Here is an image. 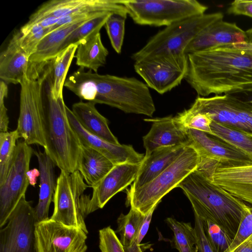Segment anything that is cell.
<instances>
[{
    "label": "cell",
    "mask_w": 252,
    "mask_h": 252,
    "mask_svg": "<svg viewBox=\"0 0 252 252\" xmlns=\"http://www.w3.org/2000/svg\"><path fill=\"white\" fill-rule=\"evenodd\" d=\"M38 161L40 184L38 201L34 207L37 222L47 220L50 205L53 200L57 182H55L54 166L50 157L44 151H33Z\"/></svg>",
    "instance_id": "cb8c5ba5"
},
{
    "label": "cell",
    "mask_w": 252,
    "mask_h": 252,
    "mask_svg": "<svg viewBox=\"0 0 252 252\" xmlns=\"http://www.w3.org/2000/svg\"><path fill=\"white\" fill-rule=\"evenodd\" d=\"M19 138L16 129L0 132V185L5 180L16 152V141Z\"/></svg>",
    "instance_id": "d6a6232c"
},
{
    "label": "cell",
    "mask_w": 252,
    "mask_h": 252,
    "mask_svg": "<svg viewBox=\"0 0 252 252\" xmlns=\"http://www.w3.org/2000/svg\"><path fill=\"white\" fill-rule=\"evenodd\" d=\"M248 41L245 31L234 23L216 21L204 29L189 44L187 55L218 46Z\"/></svg>",
    "instance_id": "ac0fdd59"
},
{
    "label": "cell",
    "mask_w": 252,
    "mask_h": 252,
    "mask_svg": "<svg viewBox=\"0 0 252 252\" xmlns=\"http://www.w3.org/2000/svg\"><path fill=\"white\" fill-rule=\"evenodd\" d=\"M187 146L178 145L158 148L145 156L136 178L129 189H135L148 183L170 166Z\"/></svg>",
    "instance_id": "7402d4cb"
},
{
    "label": "cell",
    "mask_w": 252,
    "mask_h": 252,
    "mask_svg": "<svg viewBox=\"0 0 252 252\" xmlns=\"http://www.w3.org/2000/svg\"><path fill=\"white\" fill-rule=\"evenodd\" d=\"M8 86L1 84L0 86V132L8 131L9 118L7 109L5 105V99L8 95Z\"/></svg>",
    "instance_id": "b9f144b4"
},
{
    "label": "cell",
    "mask_w": 252,
    "mask_h": 252,
    "mask_svg": "<svg viewBox=\"0 0 252 252\" xmlns=\"http://www.w3.org/2000/svg\"><path fill=\"white\" fill-rule=\"evenodd\" d=\"M156 207L157 206L154 207L149 213L145 216L144 219L140 228L136 242L134 244H141L142 240L144 238L145 235L148 232L152 220L153 214Z\"/></svg>",
    "instance_id": "f6af8a7d"
},
{
    "label": "cell",
    "mask_w": 252,
    "mask_h": 252,
    "mask_svg": "<svg viewBox=\"0 0 252 252\" xmlns=\"http://www.w3.org/2000/svg\"><path fill=\"white\" fill-rule=\"evenodd\" d=\"M37 252H87V234L50 218L35 227Z\"/></svg>",
    "instance_id": "4fadbf2b"
},
{
    "label": "cell",
    "mask_w": 252,
    "mask_h": 252,
    "mask_svg": "<svg viewBox=\"0 0 252 252\" xmlns=\"http://www.w3.org/2000/svg\"><path fill=\"white\" fill-rule=\"evenodd\" d=\"M134 68L149 88L161 94L180 84L187 72L173 65L151 60L135 62Z\"/></svg>",
    "instance_id": "ffe728a7"
},
{
    "label": "cell",
    "mask_w": 252,
    "mask_h": 252,
    "mask_svg": "<svg viewBox=\"0 0 252 252\" xmlns=\"http://www.w3.org/2000/svg\"><path fill=\"white\" fill-rule=\"evenodd\" d=\"M206 236L215 252H225L230 246L231 238L220 226L207 220H203Z\"/></svg>",
    "instance_id": "74e56055"
},
{
    "label": "cell",
    "mask_w": 252,
    "mask_h": 252,
    "mask_svg": "<svg viewBox=\"0 0 252 252\" xmlns=\"http://www.w3.org/2000/svg\"><path fill=\"white\" fill-rule=\"evenodd\" d=\"M77 44L68 46L60 52L50 63L51 71L46 82L55 96L63 97V88Z\"/></svg>",
    "instance_id": "f1b7e54d"
},
{
    "label": "cell",
    "mask_w": 252,
    "mask_h": 252,
    "mask_svg": "<svg viewBox=\"0 0 252 252\" xmlns=\"http://www.w3.org/2000/svg\"><path fill=\"white\" fill-rule=\"evenodd\" d=\"M192 147L201 158L215 160L219 165L239 166L252 164V160L245 153L230 144L204 132L186 128Z\"/></svg>",
    "instance_id": "9a60e30c"
},
{
    "label": "cell",
    "mask_w": 252,
    "mask_h": 252,
    "mask_svg": "<svg viewBox=\"0 0 252 252\" xmlns=\"http://www.w3.org/2000/svg\"><path fill=\"white\" fill-rule=\"evenodd\" d=\"M174 118L185 128L196 129L213 135L211 128L213 121L207 114L194 111L190 108L178 113Z\"/></svg>",
    "instance_id": "e575fe53"
},
{
    "label": "cell",
    "mask_w": 252,
    "mask_h": 252,
    "mask_svg": "<svg viewBox=\"0 0 252 252\" xmlns=\"http://www.w3.org/2000/svg\"><path fill=\"white\" fill-rule=\"evenodd\" d=\"M50 63L30 66L20 84V112L16 130L28 145H39L44 149V85L50 73Z\"/></svg>",
    "instance_id": "8992f818"
},
{
    "label": "cell",
    "mask_w": 252,
    "mask_h": 252,
    "mask_svg": "<svg viewBox=\"0 0 252 252\" xmlns=\"http://www.w3.org/2000/svg\"><path fill=\"white\" fill-rule=\"evenodd\" d=\"M34 208L23 196L0 228V252H37Z\"/></svg>",
    "instance_id": "30bf717a"
},
{
    "label": "cell",
    "mask_w": 252,
    "mask_h": 252,
    "mask_svg": "<svg viewBox=\"0 0 252 252\" xmlns=\"http://www.w3.org/2000/svg\"><path fill=\"white\" fill-rule=\"evenodd\" d=\"M230 252H252V240H246Z\"/></svg>",
    "instance_id": "bcb514c9"
},
{
    "label": "cell",
    "mask_w": 252,
    "mask_h": 252,
    "mask_svg": "<svg viewBox=\"0 0 252 252\" xmlns=\"http://www.w3.org/2000/svg\"><path fill=\"white\" fill-rule=\"evenodd\" d=\"M54 194L53 213L50 219L67 226L88 231L85 219L89 214L91 196L85 194L89 187L78 170L61 171Z\"/></svg>",
    "instance_id": "ba28073f"
},
{
    "label": "cell",
    "mask_w": 252,
    "mask_h": 252,
    "mask_svg": "<svg viewBox=\"0 0 252 252\" xmlns=\"http://www.w3.org/2000/svg\"><path fill=\"white\" fill-rule=\"evenodd\" d=\"M65 87L81 99L126 113L152 117L156 111L148 86L134 77L99 74L79 67L68 77Z\"/></svg>",
    "instance_id": "7a4b0ae2"
},
{
    "label": "cell",
    "mask_w": 252,
    "mask_h": 252,
    "mask_svg": "<svg viewBox=\"0 0 252 252\" xmlns=\"http://www.w3.org/2000/svg\"><path fill=\"white\" fill-rule=\"evenodd\" d=\"M206 176L214 184L252 207V164L233 167L218 165Z\"/></svg>",
    "instance_id": "44dd1931"
},
{
    "label": "cell",
    "mask_w": 252,
    "mask_h": 252,
    "mask_svg": "<svg viewBox=\"0 0 252 252\" xmlns=\"http://www.w3.org/2000/svg\"><path fill=\"white\" fill-rule=\"evenodd\" d=\"M140 164L122 163L115 165L94 188L91 196L89 214L102 209L117 193L127 189L135 180Z\"/></svg>",
    "instance_id": "e0dca14e"
},
{
    "label": "cell",
    "mask_w": 252,
    "mask_h": 252,
    "mask_svg": "<svg viewBox=\"0 0 252 252\" xmlns=\"http://www.w3.org/2000/svg\"><path fill=\"white\" fill-rule=\"evenodd\" d=\"M30 66V56L13 35L0 54V79L7 85L20 84Z\"/></svg>",
    "instance_id": "603a6c76"
},
{
    "label": "cell",
    "mask_w": 252,
    "mask_h": 252,
    "mask_svg": "<svg viewBox=\"0 0 252 252\" xmlns=\"http://www.w3.org/2000/svg\"><path fill=\"white\" fill-rule=\"evenodd\" d=\"M95 104L90 101H79L72 105L71 111L87 131L111 143L120 144L109 127L108 120L99 113Z\"/></svg>",
    "instance_id": "d4e9b609"
},
{
    "label": "cell",
    "mask_w": 252,
    "mask_h": 252,
    "mask_svg": "<svg viewBox=\"0 0 252 252\" xmlns=\"http://www.w3.org/2000/svg\"><path fill=\"white\" fill-rule=\"evenodd\" d=\"M46 87L44 151L61 171L72 173L78 170L82 145L70 125L63 97L55 96L46 81Z\"/></svg>",
    "instance_id": "5b68a950"
},
{
    "label": "cell",
    "mask_w": 252,
    "mask_h": 252,
    "mask_svg": "<svg viewBox=\"0 0 252 252\" xmlns=\"http://www.w3.org/2000/svg\"><path fill=\"white\" fill-rule=\"evenodd\" d=\"M115 164L96 151L82 145L78 170L85 183L93 188L113 168Z\"/></svg>",
    "instance_id": "83f0119b"
},
{
    "label": "cell",
    "mask_w": 252,
    "mask_h": 252,
    "mask_svg": "<svg viewBox=\"0 0 252 252\" xmlns=\"http://www.w3.org/2000/svg\"><path fill=\"white\" fill-rule=\"evenodd\" d=\"M194 215V226L197 245L199 252H215L210 244L205 232L203 221L196 214Z\"/></svg>",
    "instance_id": "60d3db41"
},
{
    "label": "cell",
    "mask_w": 252,
    "mask_h": 252,
    "mask_svg": "<svg viewBox=\"0 0 252 252\" xmlns=\"http://www.w3.org/2000/svg\"><path fill=\"white\" fill-rule=\"evenodd\" d=\"M144 120L152 123L149 132L143 137L146 150L145 156H148L161 147L178 145L189 146V141L186 129L176 121L174 117L170 116Z\"/></svg>",
    "instance_id": "d6986e66"
},
{
    "label": "cell",
    "mask_w": 252,
    "mask_h": 252,
    "mask_svg": "<svg viewBox=\"0 0 252 252\" xmlns=\"http://www.w3.org/2000/svg\"><path fill=\"white\" fill-rule=\"evenodd\" d=\"M136 24L168 26L205 14L208 7L196 0H119Z\"/></svg>",
    "instance_id": "9c48e42d"
},
{
    "label": "cell",
    "mask_w": 252,
    "mask_h": 252,
    "mask_svg": "<svg viewBox=\"0 0 252 252\" xmlns=\"http://www.w3.org/2000/svg\"><path fill=\"white\" fill-rule=\"evenodd\" d=\"M227 94L252 106V84L245 85Z\"/></svg>",
    "instance_id": "ee69618b"
},
{
    "label": "cell",
    "mask_w": 252,
    "mask_h": 252,
    "mask_svg": "<svg viewBox=\"0 0 252 252\" xmlns=\"http://www.w3.org/2000/svg\"><path fill=\"white\" fill-rule=\"evenodd\" d=\"M109 12L126 17L127 13L119 0H51L45 2L29 17L28 26L45 17L61 18L72 14Z\"/></svg>",
    "instance_id": "5bb4252c"
},
{
    "label": "cell",
    "mask_w": 252,
    "mask_h": 252,
    "mask_svg": "<svg viewBox=\"0 0 252 252\" xmlns=\"http://www.w3.org/2000/svg\"><path fill=\"white\" fill-rule=\"evenodd\" d=\"M213 122L252 135V106L228 94L197 97L190 107Z\"/></svg>",
    "instance_id": "8fae6325"
},
{
    "label": "cell",
    "mask_w": 252,
    "mask_h": 252,
    "mask_svg": "<svg viewBox=\"0 0 252 252\" xmlns=\"http://www.w3.org/2000/svg\"><path fill=\"white\" fill-rule=\"evenodd\" d=\"M149 248L148 244H133L131 246L127 248H124L125 252H144V251Z\"/></svg>",
    "instance_id": "7dc6e473"
},
{
    "label": "cell",
    "mask_w": 252,
    "mask_h": 252,
    "mask_svg": "<svg viewBox=\"0 0 252 252\" xmlns=\"http://www.w3.org/2000/svg\"><path fill=\"white\" fill-rule=\"evenodd\" d=\"M108 54L100 32H96L78 43L74 58L79 67L97 73L98 69L106 64Z\"/></svg>",
    "instance_id": "4316f807"
},
{
    "label": "cell",
    "mask_w": 252,
    "mask_h": 252,
    "mask_svg": "<svg viewBox=\"0 0 252 252\" xmlns=\"http://www.w3.org/2000/svg\"><path fill=\"white\" fill-rule=\"evenodd\" d=\"M86 21L61 27L46 34L30 57V66H43L50 62L61 52L63 44L69 35Z\"/></svg>",
    "instance_id": "484cf974"
},
{
    "label": "cell",
    "mask_w": 252,
    "mask_h": 252,
    "mask_svg": "<svg viewBox=\"0 0 252 252\" xmlns=\"http://www.w3.org/2000/svg\"><path fill=\"white\" fill-rule=\"evenodd\" d=\"M248 240H252V235L251 236H250L248 239Z\"/></svg>",
    "instance_id": "f907efd6"
},
{
    "label": "cell",
    "mask_w": 252,
    "mask_h": 252,
    "mask_svg": "<svg viewBox=\"0 0 252 252\" xmlns=\"http://www.w3.org/2000/svg\"><path fill=\"white\" fill-rule=\"evenodd\" d=\"M216 12L189 17L166 27L152 37L140 50L133 54L135 62L156 60L173 65L187 71L188 56L185 50L191 41L206 27L223 19Z\"/></svg>",
    "instance_id": "277c9868"
},
{
    "label": "cell",
    "mask_w": 252,
    "mask_h": 252,
    "mask_svg": "<svg viewBox=\"0 0 252 252\" xmlns=\"http://www.w3.org/2000/svg\"><path fill=\"white\" fill-rule=\"evenodd\" d=\"M200 157L191 146H187L180 156L154 180L135 189H126L127 206L146 215L161 199L190 173L197 168Z\"/></svg>",
    "instance_id": "52a82bcc"
},
{
    "label": "cell",
    "mask_w": 252,
    "mask_h": 252,
    "mask_svg": "<svg viewBox=\"0 0 252 252\" xmlns=\"http://www.w3.org/2000/svg\"><path fill=\"white\" fill-rule=\"evenodd\" d=\"M70 125L82 145L90 147L103 155L115 165L129 163L140 164L145 157L136 152L130 145L115 144L85 130L80 124L71 109L66 107Z\"/></svg>",
    "instance_id": "2e32d148"
},
{
    "label": "cell",
    "mask_w": 252,
    "mask_h": 252,
    "mask_svg": "<svg viewBox=\"0 0 252 252\" xmlns=\"http://www.w3.org/2000/svg\"><path fill=\"white\" fill-rule=\"evenodd\" d=\"M252 235V207L249 206L240 222L230 246L225 252H230Z\"/></svg>",
    "instance_id": "ab89813d"
},
{
    "label": "cell",
    "mask_w": 252,
    "mask_h": 252,
    "mask_svg": "<svg viewBox=\"0 0 252 252\" xmlns=\"http://www.w3.org/2000/svg\"><path fill=\"white\" fill-rule=\"evenodd\" d=\"M177 187L183 190L189 200L194 214L218 224L234 238L249 206L214 184L197 169Z\"/></svg>",
    "instance_id": "3957f363"
},
{
    "label": "cell",
    "mask_w": 252,
    "mask_h": 252,
    "mask_svg": "<svg viewBox=\"0 0 252 252\" xmlns=\"http://www.w3.org/2000/svg\"><path fill=\"white\" fill-rule=\"evenodd\" d=\"M144 215L132 208L126 215L122 213L117 219L118 227L116 233L120 236L124 248H127L136 242Z\"/></svg>",
    "instance_id": "f546056e"
},
{
    "label": "cell",
    "mask_w": 252,
    "mask_h": 252,
    "mask_svg": "<svg viewBox=\"0 0 252 252\" xmlns=\"http://www.w3.org/2000/svg\"><path fill=\"white\" fill-rule=\"evenodd\" d=\"M99 247L101 252H125L116 232L110 226L99 230Z\"/></svg>",
    "instance_id": "f35d334b"
},
{
    "label": "cell",
    "mask_w": 252,
    "mask_h": 252,
    "mask_svg": "<svg viewBox=\"0 0 252 252\" xmlns=\"http://www.w3.org/2000/svg\"><path fill=\"white\" fill-rule=\"evenodd\" d=\"M33 150L25 141H18L5 180L0 185V228L25 193L30 184L28 172Z\"/></svg>",
    "instance_id": "7c38bea8"
},
{
    "label": "cell",
    "mask_w": 252,
    "mask_h": 252,
    "mask_svg": "<svg viewBox=\"0 0 252 252\" xmlns=\"http://www.w3.org/2000/svg\"><path fill=\"white\" fill-rule=\"evenodd\" d=\"M165 221L173 233V241L179 252H199L194 227L189 222L168 218Z\"/></svg>",
    "instance_id": "4dcf8cb0"
},
{
    "label": "cell",
    "mask_w": 252,
    "mask_h": 252,
    "mask_svg": "<svg viewBox=\"0 0 252 252\" xmlns=\"http://www.w3.org/2000/svg\"><path fill=\"white\" fill-rule=\"evenodd\" d=\"M185 79L201 97L252 84V43L248 41L189 54Z\"/></svg>",
    "instance_id": "6da1fadb"
},
{
    "label": "cell",
    "mask_w": 252,
    "mask_h": 252,
    "mask_svg": "<svg viewBox=\"0 0 252 252\" xmlns=\"http://www.w3.org/2000/svg\"><path fill=\"white\" fill-rule=\"evenodd\" d=\"M212 136L237 148L252 160V135L212 121Z\"/></svg>",
    "instance_id": "1f68e13d"
},
{
    "label": "cell",
    "mask_w": 252,
    "mask_h": 252,
    "mask_svg": "<svg viewBox=\"0 0 252 252\" xmlns=\"http://www.w3.org/2000/svg\"><path fill=\"white\" fill-rule=\"evenodd\" d=\"M126 18L120 14L111 13L104 25L111 45L118 54L122 51Z\"/></svg>",
    "instance_id": "8d00e7d4"
},
{
    "label": "cell",
    "mask_w": 252,
    "mask_h": 252,
    "mask_svg": "<svg viewBox=\"0 0 252 252\" xmlns=\"http://www.w3.org/2000/svg\"><path fill=\"white\" fill-rule=\"evenodd\" d=\"M39 170L36 169L29 170L28 172V175L30 184L34 186L36 183V178L39 175Z\"/></svg>",
    "instance_id": "c3c4849f"
},
{
    "label": "cell",
    "mask_w": 252,
    "mask_h": 252,
    "mask_svg": "<svg viewBox=\"0 0 252 252\" xmlns=\"http://www.w3.org/2000/svg\"><path fill=\"white\" fill-rule=\"evenodd\" d=\"M227 12L229 14L252 18V0H234L230 4Z\"/></svg>",
    "instance_id": "7bdbcfd3"
},
{
    "label": "cell",
    "mask_w": 252,
    "mask_h": 252,
    "mask_svg": "<svg viewBox=\"0 0 252 252\" xmlns=\"http://www.w3.org/2000/svg\"><path fill=\"white\" fill-rule=\"evenodd\" d=\"M111 13H104L83 22L66 38L61 51L71 45H78L81 41L95 32H100Z\"/></svg>",
    "instance_id": "836d02e7"
},
{
    "label": "cell",
    "mask_w": 252,
    "mask_h": 252,
    "mask_svg": "<svg viewBox=\"0 0 252 252\" xmlns=\"http://www.w3.org/2000/svg\"><path fill=\"white\" fill-rule=\"evenodd\" d=\"M248 37V42L252 43V28L246 31Z\"/></svg>",
    "instance_id": "681fc988"
},
{
    "label": "cell",
    "mask_w": 252,
    "mask_h": 252,
    "mask_svg": "<svg viewBox=\"0 0 252 252\" xmlns=\"http://www.w3.org/2000/svg\"><path fill=\"white\" fill-rule=\"evenodd\" d=\"M49 30V29H45L38 24H35L26 28L21 27L14 35L21 48L30 57L39 41L48 33Z\"/></svg>",
    "instance_id": "d590c367"
}]
</instances>
